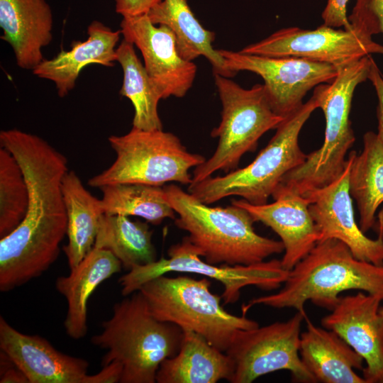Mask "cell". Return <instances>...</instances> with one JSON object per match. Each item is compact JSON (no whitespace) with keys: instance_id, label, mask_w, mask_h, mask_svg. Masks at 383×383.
I'll use <instances>...</instances> for the list:
<instances>
[{"instance_id":"25","label":"cell","mask_w":383,"mask_h":383,"mask_svg":"<svg viewBox=\"0 0 383 383\" xmlns=\"http://www.w3.org/2000/svg\"><path fill=\"white\" fill-rule=\"evenodd\" d=\"M62 189L67 211L68 238L63 250L70 269H72L93 249L104 211L101 199L87 190L74 171L65 174Z\"/></svg>"},{"instance_id":"35","label":"cell","mask_w":383,"mask_h":383,"mask_svg":"<svg viewBox=\"0 0 383 383\" xmlns=\"http://www.w3.org/2000/svg\"><path fill=\"white\" fill-rule=\"evenodd\" d=\"M0 374L1 383H29L23 372L1 350L0 353Z\"/></svg>"},{"instance_id":"12","label":"cell","mask_w":383,"mask_h":383,"mask_svg":"<svg viewBox=\"0 0 383 383\" xmlns=\"http://www.w3.org/2000/svg\"><path fill=\"white\" fill-rule=\"evenodd\" d=\"M240 52L267 57L304 58L339 68L365 56L383 54V45L351 26L340 29L322 24L313 30L298 27L280 29L245 46Z\"/></svg>"},{"instance_id":"14","label":"cell","mask_w":383,"mask_h":383,"mask_svg":"<svg viewBox=\"0 0 383 383\" xmlns=\"http://www.w3.org/2000/svg\"><path fill=\"white\" fill-rule=\"evenodd\" d=\"M120 26L123 39L140 51L144 67L162 99L184 96L193 85L197 67L182 57L171 29L153 24L148 13L123 17Z\"/></svg>"},{"instance_id":"37","label":"cell","mask_w":383,"mask_h":383,"mask_svg":"<svg viewBox=\"0 0 383 383\" xmlns=\"http://www.w3.org/2000/svg\"><path fill=\"white\" fill-rule=\"evenodd\" d=\"M372 228L377 234V237L383 241V208L379 211Z\"/></svg>"},{"instance_id":"30","label":"cell","mask_w":383,"mask_h":383,"mask_svg":"<svg viewBox=\"0 0 383 383\" xmlns=\"http://www.w3.org/2000/svg\"><path fill=\"white\" fill-rule=\"evenodd\" d=\"M29 192L23 172L13 155L0 148V238L10 234L23 221Z\"/></svg>"},{"instance_id":"19","label":"cell","mask_w":383,"mask_h":383,"mask_svg":"<svg viewBox=\"0 0 383 383\" xmlns=\"http://www.w3.org/2000/svg\"><path fill=\"white\" fill-rule=\"evenodd\" d=\"M1 39L11 47L17 65L33 70L52 39L53 16L46 0H0Z\"/></svg>"},{"instance_id":"24","label":"cell","mask_w":383,"mask_h":383,"mask_svg":"<svg viewBox=\"0 0 383 383\" xmlns=\"http://www.w3.org/2000/svg\"><path fill=\"white\" fill-rule=\"evenodd\" d=\"M148 16L153 24L165 25L171 29L183 59L193 62L204 56L211 65L213 74L230 78L235 75L227 69L223 57L213 46L215 33L199 23L187 0H162L150 10Z\"/></svg>"},{"instance_id":"13","label":"cell","mask_w":383,"mask_h":383,"mask_svg":"<svg viewBox=\"0 0 383 383\" xmlns=\"http://www.w3.org/2000/svg\"><path fill=\"white\" fill-rule=\"evenodd\" d=\"M227 69L236 74L248 71L261 77L272 109L285 118L303 104L306 94L338 74L333 65L294 57H267L218 50Z\"/></svg>"},{"instance_id":"26","label":"cell","mask_w":383,"mask_h":383,"mask_svg":"<svg viewBox=\"0 0 383 383\" xmlns=\"http://www.w3.org/2000/svg\"><path fill=\"white\" fill-rule=\"evenodd\" d=\"M349 190L360 213V229L372 228L376 211L383 203V142L377 133L363 135V149L354 151L349 172Z\"/></svg>"},{"instance_id":"31","label":"cell","mask_w":383,"mask_h":383,"mask_svg":"<svg viewBox=\"0 0 383 383\" xmlns=\"http://www.w3.org/2000/svg\"><path fill=\"white\" fill-rule=\"evenodd\" d=\"M350 25L370 36L383 33V0H355Z\"/></svg>"},{"instance_id":"10","label":"cell","mask_w":383,"mask_h":383,"mask_svg":"<svg viewBox=\"0 0 383 383\" xmlns=\"http://www.w3.org/2000/svg\"><path fill=\"white\" fill-rule=\"evenodd\" d=\"M168 258L135 266L121 276L118 283L121 294L128 296L138 291L146 282L166 273H195L219 282L223 287L221 294L223 304L236 302L241 289L255 286L262 290H273L280 287L287 279L289 271L282 265L281 260L273 259L250 265H213L201 259L199 250L185 236L180 243L174 244L167 250Z\"/></svg>"},{"instance_id":"32","label":"cell","mask_w":383,"mask_h":383,"mask_svg":"<svg viewBox=\"0 0 383 383\" xmlns=\"http://www.w3.org/2000/svg\"><path fill=\"white\" fill-rule=\"evenodd\" d=\"M349 0H327L321 13L323 24L335 28H349L347 5Z\"/></svg>"},{"instance_id":"3","label":"cell","mask_w":383,"mask_h":383,"mask_svg":"<svg viewBox=\"0 0 383 383\" xmlns=\"http://www.w3.org/2000/svg\"><path fill=\"white\" fill-rule=\"evenodd\" d=\"M163 188L178 215L176 226L188 233L187 238L207 262L250 265L284 252L281 240L257 233L255 221L244 208L233 204L211 207L176 184Z\"/></svg>"},{"instance_id":"28","label":"cell","mask_w":383,"mask_h":383,"mask_svg":"<svg viewBox=\"0 0 383 383\" xmlns=\"http://www.w3.org/2000/svg\"><path fill=\"white\" fill-rule=\"evenodd\" d=\"M116 55L123 73L119 93L131 101L134 109L133 128L162 129L157 109L162 96L137 56L133 44L123 39L116 48Z\"/></svg>"},{"instance_id":"34","label":"cell","mask_w":383,"mask_h":383,"mask_svg":"<svg viewBox=\"0 0 383 383\" xmlns=\"http://www.w3.org/2000/svg\"><path fill=\"white\" fill-rule=\"evenodd\" d=\"M368 79L372 84L378 99L377 111L378 120L377 135L383 142V75L374 60L372 63Z\"/></svg>"},{"instance_id":"16","label":"cell","mask_w":383,"mask_h":383,"mask_svg":"<svg viewBox=\"0 0 383 383\" xmlns=\"http://www.w3.org/2000/svg\"><path fill=\"white\" fill-rule=\"evenodd\" d=\"M382 299L366 292L340 296L331 313L321 318L323 328L336 333L366 363L367 383H383Z\"/></svg>"},{"instance_id":"11","label":"cell","mask_w":383,"mask_h":383,"mask_svg":"<svg viewBox=\"0 0 383 383\" xmlns=\"http://www.w3.org/2000/svg\"><path fill=\"white\" fill-rule=\"evenodd\" d=\"M306 313L297 311L286 321L239 330L226 353L234 363L231 383H250L278 370H288L293 380L317 382L299 355L301 327Z\"/></svg>"},{"instance_id":"15","label":"cell","mask_w":383,"mask_h":383,"mask_svg":"<svg viewBox=\"0 0 383 383\" xmlns=\"http://www.w3.org/2000/svg\"><path fill=\"white\" fill-rule=\"evenodd\" d=\"M354 150L350 152L343 172L325 187L303 195L309 201V211L320 233L319 241L338 239L357 259L383 265V241L372 239L357 224L349 190V172Z\"/></svg>"},{"instance_id":"18","label":"cell","mask_w":383,"mask_h":383,"mask_svg":"<svg viewBox=\"0 0 383 383\" xmlns=\"http://www.w3.org/2000/svg\"><path fill=\"white\" fill-rule=\"evenodd\" d=\"M0 349L29 383H84L89 362L62 353L38 335L23 333L0 317Z\"/></svg>"},{"instance_id":"21","label":"cell","mask_w":383,"mask_h":383,"mask_svg":"<svg viewBox=\"0 0 383 383\" xmlns=\"http://www.w3.org/2000/svg\"><path fill=\"white\" fill-rule=\"evenodd\" d=\"M299 355L317 382L367 383L355 371L362 370L364 359L336 333L308 318L300 336Z\"/></svg>"},{"instance_id":"1","label":"cell","mask_w":383,"mask_h":383,"mask_svg":"<svg viewBox=\"0 0 383 383\" xmlns=\"http://www.w3.org/2000/svg\"><path fill=\"white\" fill-rule=\"evenodd\" d=\"M0 143L18 162L29 192L23 221L0 240V258L17 272L40 275L57 260L67 235L62 184L67 160L42 138L16 128L1 131Z\"/></svg>"},{"instance_id":"29","label":"cell","mask_w":383,"mask_h":383,"mask_svg":"<svg viewBox=\"0 0 383 383\" xmlns=\"http://www.w3.org/2000/svg\"><path fill=\"white\" fill-rule=\"evenodd\" d=\"M100 189L104 213L139 216L153 225H159L167 218H176L163 187L118 183Z\"/></svg>"},{"instance_id":"17","label":"cell","mask_w":383,"mask_h":383,"mask_svg":"<svg viewBox=\"0 0 383 383\" xmlns=\"http://www.w3.org/2000/svg\"><path fill=\"white\" fill-rule=\"evenodd\" d=\"M272 196L274 201L271 204L255 205L244 199L233 200L232 204L246 209L255 221L279 235L284 248L281 263L289 271L316 245L320 233L306 196L281 184Z\"/></svg>"},{"instance_id":"27","label":"cell","mask_w":383,"mask_h":383,"mask_svg":"<svg viewBox=\"0 0 383 383\" xmlns=\"http://www.w3.org/2000/svg\"><path fill=\"white\" fill-rule=\"evenodd\" d=\"M152 236V231L147 221H132L124 215L104 213L94 248L110 251L119 260L122 267L130 270L157 260Z\"/></svg>"},{"instance_id":"6","label":"cell","mask_w":383,"mask_h":383,"mask_svg":"<svg viewBox=\"0 0 383 383\" xmlns=\"http://www.w3.org/2000/svg\"><path fill=\"white\" fill-rule=\"evenodd\" d=\"M318 108L313 94L282 121L268 144L251 163L224 176H211L192 183L188 192L208 205L232 196L242 197L255 205L267 203L284 175L306 160L307 155L300 148L299 137L304 125Z\"/></svg>"},{"instance_id":"33","label":"cell","mask_w":383,"mask_h":383,"mask_svg":"<svg viewBox=\"0 0 383 383\" xmlns=\"http://www.w3.org/2000/svg\"><path fill=\"white\" fill-rule=\"evenodd\" d=\"M162 0H114L116 12L122 17H133L148 13Z\"/></svg>"},{"instance_id":"38","label":"cell","mask_w":383,"mask_h":383,"mask_svg":"<svg viewBox=\"0 0 383 383\" xmlns=\"http://www.w3.org/2000/svg\"><path fill=\"white\" fill-rule=\"evenodd\" d=\"M379 313L383 316V307H380L379 309Z\"/></svg>"},{"instance_id":"2","label":"cell","mask_w":383,"mask_h":383,"mask_svg":"<svg viewBox=\"0 0 383 383\" xmlns=\"http://www.w3.org/2000/svg\"><path fill=\"white\" fill-rule=\"evenodd\" d=\"M360 290L383 301V265L357 259L338 239L318 241L313 249L289 271L283 287L277 293L251 299L243 304L245 315L255 305L276 309L293 308L305 313L304 304L333 309L344 291Z\"/></svg>"},{"instance_id":"5","label":"cell","mask_w":383,"mask_h":383,"mask_svg":"<svg viewBox=\"0 0 383 383\" xmlns=\"http://www.w3.org/2000/svg\"><path fill=\"white\" fill-rule=\"evenodd\" d=\"M373 60L368 55L339 67L332 82L316 87L313 94L326 119L323 145L287 173L280 184L303 195L326 186L343 172L347 152L355 140L350 120L354 91L368 79Z\"/></svg>"},{"instance_id":"4","label":"cell","mask_w":383,"mask_h":383,"mask_svg":"<svg viewBox=\"0 0 383 383\" xmlns=\"http://www.w3.org/2000/svg\"><path fill=\"white\" fill-rule=\"evenodd\" d=\"M91 338L105 349L101 365L118 362L123 366L121 383H155L161 363L179 350L183 331L177 325L155 318L138 290L113 307L111 318Z\"/></svg>"},{"instance_id":"36","label":"cell","mask_w":383,"mask_h":383,"mask_svg":"<svg viewBox=\"0 0 383 383\" xmlns=\"http://www.w3.org/2000/svg\"><path fill=\"white\" fill-rule=\"evenodd\" d=\"M123 366L118 362H111L103 366V369L95 374H87L84 383H116L120 382Z\"/></svg>"},{"instance_id":"23","label":"cell","mask_w":383,"mask_h":383,"mask_svg":"<svg viewBox=\"0 0 383 383\" xmlns=\"http://www.w3.org/2000/svg\"><path fill=\"white\" fill-rule=\"evenodd\" d=\"M233 374L234 363L226 353L201 335L183 331L179 351L161 363L156 382L216 383L221 379L231 382Z\"/></svg>"},{"instance_id":"9","label":"cell","mask_w":383,"mask_h":383,"mask_svg":"<svg viewBox=\"0 0 383 383\" xmlns=\"http://www.w3.org/2000/svg\"><path fill=\"white\" fill-rule=\"evenodd\" d=\"M213 78L222 111L221 123L211 135L218 142L213 155L195 167L192 183L217 171L237 169L243 155L255 150L263 134L277 128L284 119L272 109L263 84L245 89L230 77L213 74Z\"/></svg>"},{"instance_id":"20","label":"cell","mask_w":383,"mask_h":383,"mask_svg":"<svg viewBox=\"0 0 383 383\" xmlns=\"http://www.w3.org/2000/svg\"><path fill=\"white\" fill-rule=\"evenodd\" d=\"M121 30H113L94 20L87 27L86 40H74L69 50L62 49L54 57L44 59L33 70L36 77L52 82L60 97L67 96L76 85L79 73L91 64L113 67L117 60L116 45Z\"/></svg>"},{"instance_id":"8","label":"cell","mask_w":383,"mask_h":383,"mask_svg":"<svg viewBox=\"0 0 383 383\" xmlns=\"http://www.w3.org/2000/svg\"><path fill=\"white\" fill-rule=\"evenodd\" d=\"M109 143L116 152L113 164L88 181L101 188L118 183H137L162 187L176 182L189 185V170L206 161L204 156L189 152L174 134L162 129L135 128L123 135H111Z\"/></svg>"},{"instance_id":"7","label":"cell","mask_w":383,"mask_h":383,"mask_svg":"<svg viewBox=\"0 0 383 383\" xmlns=\"http://www.w3.org/2000/svg\"><path fill=\"white\" fill-rule=\"evenodd\" d=\"M211 285L205 277L162 275L146 282L139 290L155 318L196 333L226 353L239 330L259 324L245 315L238 316L227 311L221 304V296L213 293Z\"/></svg>"},{"instance_id":"22","label":"cell","mask_w":383,"mask_h":383,"mask_svg":"<svg viewBox=\"0 0 383 383\" xmlns=\"http://www.w3.org/2000/svg\"><path fill=\"white\" fill-rule=\"evenodd\" d=\"M119 260L110 251L93 248L67 276L58 277L55 288L67 300L64 321L66 333L72 338H84L87 332V303L95 289L121 270Z\"/></svg>"}]
</instances>
